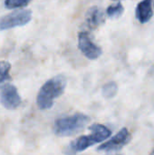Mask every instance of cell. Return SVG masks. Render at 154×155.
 Masks as SVG:
<instances>
[{
  "mask_svg": "<svg viewBox=\"0 0 154 155\" xmlns=\"http://www.w3.org/2000/svg\"><path fill=\"white\" fill-rule=\"evenodd\" d=\"M0 103L8 110L16 109L21 104V97L15 85L5 84L1 87Z\"/></svg>",
  "mask_w": 154,
  "mask_h": 155,
  "instance_id": "obj_5",
  "label": "cell"
},
{
  "mask_svg": "<svg viewBox=\"0 0 154 155\" xmlns=\"http://www.w3.org/2000/svg\"><path fill=\"white\" fill-rule=\"evenodd\" d=\"M118 91V87L117 84L114 82H111L106 84L103 87V95L105 98H113L116 95Z\"/></svg>",
  "mask_w": 154,
  "mask_h": 155,
  "instance_id": "obj_11",
  "label": "cell"
},
{
  "mask_svg": "<svg viewBox=\"0 0 154 155\" xmlns=\"http://www.w3.org/2000/svg\"><path fill=\"white\" fill-rule=\"evenodd\" d=\"M78 47L81 52L90 60L99 58L103 53L101 47L95 45L87 32H80L78 35Z\"/></svg>",
  "mask_w": 154,
  "mask_h": 155,
  "instance_id": "obj_7",
  "label": "cell"
},
{
  "mask_svg": "<svg viewBox=\"0 0 154 155\" xmlns=\"http://www.w3.org/2000/svg\"><path fill=\"white\" fill-rule=\"evenodd\" d=\"M151 155H154V150H153V152H152V153H151Z\"/></svg>",
  "mask_w": 154,
  "mask_h": 155,
  "instance_id": "obj_14",
  "label": "cell"
},
{
  "mask_svg": "<svg viewBox=\"0 0 154 155\" xmlns=\"http://www.w3.org/2000/svg\"><path fill=\"white\" fill-rule=\"evenodd\" d=\"M31 19H32L31 10L25 9V10L14 11L8 15L0 17V31L25 25L31 21Z\"/></svg>",
  "mask_w": 154,
  "mask_h": 155,
  "instance_id": "obj_4",
  "label": "cell"
},
{
  "mask_svg": "<svg viewBox=\"0 0 154 155\" xmlns=\"http://www.w3.org/2000/svg\"><path fill=\"white\" fill-rule=\"evenodd\" d=\"M153 5H154V0H153Z\"/></svg>",
  "mask_w": 154,
  "mask_h": 155,
  "instance_id": "obj_15",
  "label": "cell"
},
{
  "mask_svg": "<svg viewBox=\"0 0 154 155\" xmlns=\"http://www.w3.org/2000/svg\"><path fill=\"white\" fill-rule=\"evenodd\" d=\"M135 15L141 24L148 23L153 15L152 0H142L136 6Z\"/></svg>",
  "mask_w": 154,
  "mask_h": 155,
  "instance_id": "obj_8",
  "label": "cell"
},
{
  "mask_svg": "<svg viewBox=\"0 0 154 155\" xmlns=\"http://www.w3.org/2000/svg\"><path fill=\"white\" fill-rule=\"evenodd\" d=\"M10 69H11V64L8 62L0 61V84L10 79V74H9Z\"/></svg>",
  "mask_w": 154,
  "mask_h": 155,
  "instance_id": "obj_12",
  "label": "cell"
},
{
  "mask_svg": "<svg viewBox=\"0 0 154 155\" xmlns=\"http://www.w3.org/2000/svg\"><path fill=\"white\" fill-rule=\"evenodd\" d=\"M132 136L126 128H123L116 135L111 138L109 141L103 143L98 147V151L101 152H116L124 147L131 141Z\"/></svg>",
  "mask_w": 154,
  "mask_h": 155,
  "instance_id": "obj_6",
  "label": "cell"
},
{
  "mask_svg": "<svg viewBox=\"0 0 154 155\" xmlns=\"http://www.w3.org/2000/svg\"><path fill=\"white\" fill-rule=\"evenodd\" d=\"M65 86L66 80L63 75L54 76L44 83L41 87L36 98V103L39 109H50L54 104V99L63 94Z\"/></svg>",
  "mask_w": 154,
  "mask_h": 155,
  "instance_id": "obj_1",
  "label": "cell"
},
{
  "mask_svg": "<svg viewBox=\"0 0 154 155\" xmlns=\"http://www.w3.org/2000/svg\"><path fill=\"white\" fill-rule=\"evenodd\" d=\"M32 0H5V5L8 9H13V8H20L29 5V3Z\"/></svg>",
  "mask_w": 154,
  "mask_h": 155,
  "instance_id": "obj_13",
  "label": "cell"
},
{
  "mask_svg": "<svg viewBox=\"0 0 154 155\" xmlns=\"http://www.w3.org/2000/svg\"><path fill=\"white\" fill-rule=\"evenodd\" d=\"M104 22V15L101 8L92 6L86 13L85 23L90 29H96Z\"/></svg>",
  "mask_w": 154,
  "mask_h": 155,
  "instance_id": "obj_9",
  "label": "cell"
},
{
  "mask_svg": "<svg viewBox=\"0 0 154 155\" xmlns=\"http://www.w3.org/2000/svg\"><path fill=\"white\" fill-rule=\"evenodd\" d=\"M124 9L123 6L121 3H116L114 5H111L108 6L107 8V15L109 17L111 18H118L120 17L123 13Z\"/></svg>",
  "mask_w": 154,
  "mask_h": 155,
  "instance_id": "obj_10",
  "label": "cell"
},
{
  "mask_svg": "<svg viewBox=\"0 0 154 155\" xmlns=\"http://www.w3.org/2000/svg\"><path fill=\"white\" fill-rule=\"evenodd\" d=\"M89 130L91 131V134L82 135L77 138L75 142L71 144L69 150H71L74 153L83 152L95 143L105 141L111 135V131L103 124H93L89 127Z\"/></svg>",
  "mask_w": 154,
  "mask_h": 155,
  "instance_id": "obj_3",
  "label": "cell"
},
{
  "mask_svg": "<svg viewBox=\"0 0 154 155\" xmlns=\"http://www.w3.org/2000/svg\"><path fill=\"white\" fill-rule=\"evenodd\" d=\"M89 120V117L83 114L62 117L54 122V132L56 135L61 137L72 136L83 130Z\"/></svg>",
  "mask_w": 154,
  "mask_h": 155,
  "instance_id": "obj_2",
  "label": "cell"
}]
</instances>
